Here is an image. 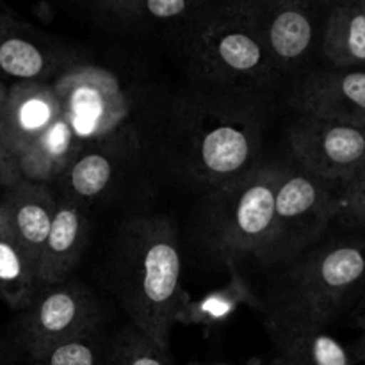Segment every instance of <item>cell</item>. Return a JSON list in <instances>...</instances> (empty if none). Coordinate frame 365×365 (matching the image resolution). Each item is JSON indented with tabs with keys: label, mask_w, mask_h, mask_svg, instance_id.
<instances>
[{
	"label": "cell",
	"mask_w": 365,
	"mask_h": 365,
	"mask_svg": "<svg viewBox=\"0 0 365 365\" xmlns=\"http://www.w3.org/2000/svg\"><path fill=\"white\" fill-rule=\"evenodd\" d=\"M267 95L191 84L175 102L166 138L171 170L209 192L262 160Z\"/></svg>",
	"instance_id": "cell-1"
},
{
	"label": "cell",
	"mask_w": 365,
	"mask_h": 365,
	"mask_svg": "<svg viewBox=\"0 0 365 365\" xmlns=\"http://www.w3.org/2000/svg\"><path fill=\"white\" fill-rule=\"evenodd\" d=\"M110 282L128 323L170 349L171 330L187 307L177 227L168 216L125 221L113 250Z\"/></svg>",
	"instance_id": "cell-2"
},
{
	"label": "cell",
	"mask_w": 365,
	"mask_h": 365,
	"mask_svg": "<svg viewBox=\"0 0 365 365\" xmlns=\"http://www.w3.org/2000/svg\"><path fill=\"white\" fill-rule=\"evenodd\" d=\"M277 273L259 296L264 327L327 330L365 287V239L321 241Z\"/></svg>",
	"instance_id": "cell-3"
},
{
	"label": "cell",
	"mask_w": 365,
	"mask_h": 365,
	"mask_svg": "<svg viewBox=\"0 0 365 365\" xmlns=\"http://www.w3.org/2000/svg\"><path fill=\"white\" fill-rule=\"evenodd\" d=\"M177 43L192 84L267 95L280 81L260 38L255 0L209 2Z\"/></svg>",
	"instance_id": "cell-4"
},
{
	"label": "cell",
	"mask_w": 365,
	"mask_h": 365,
	"mask_svg": "<svg viewBox=\"0 0 365 365\" xmlns=\"http://www.w3.org/2000/svg\"><path fill=\"white\" fill-rule=\"evenodd\" d=\"M282 171L284 160L262 159L203 195L195 230L210 259L227 267L257 259L273 225Z\"/></svg>",
	"instance_id": "cell-5"
},
{
	"label": "cell",
	"mask_w": 365,
	"mask_h": 365,
	"mask_svg": "<svg viewBox=\"0 0 365 365\" xmlns=\"http://www.w3.org/2000/svg\"><path fill=\"white\" fill-rule=\"evenodd\" d=\"M339 214L341 200L334 185L307 173L292 160L284 163L273 225L255 262L271 269L287 266L324 241Z\"/></svg>",
	"instance_id": "cell-6"
},
{
	"label": "cell",
	"mask_w": 365,
	"mask_h": 365,
	"mask_svg": "<svg viewBox=\"0 0 365 365\" xmlns=\"http://www.w3.org/2000/svg\"><path fill=\"white\" fill-rule=\"evenodd\" d=\"M103 328V309L95 292L68 278L39 287L18 317L14 346L27 360H36L57 346L77 341Z\"/></svg>",
	"instance_id": "cell-7"
},
{
	"label": "cell",
	"mask_w": 365,
	"mask_h": 365,
	"mask_svg": "<svg viewBox=\"0 0 365 365\" xmlns=\"http://www.w3.org/2000/svg\"><path fill=\"white\" fill-rule=\"evenodd\" d=\"M53 89L61 114L82 146L102 143L128 128L130 100L106 68L73 64L57 75Z\"/></svg>",
	"instance_id": "cell-8"
},
{
	"label": "cell",
	"mask_w": 365,
	"mask_h": 365,
	"mask_svg": "<svg viewBox=\"0 0 365 365\" xmlns=\"http://www.w3.org/2000/svg\"><path fill=\"white\" fill-rule=\"evenodd\" d=\"M285 145L296 166L339 192L365 175V128L296 116Z\"/></svg>",
	"instance_id": "cell-9"
},
{
	"label": "cell",
	"mask_w": 365,
	"mask_h": 365,
	"mask_svg": "<svg viewBox=\"0 0 365 365\" xmlns=\"http://www.w3.org/2000/svg\"><path fill=\"white\" fill-rule=\"evenodd\" d=\"M287 102L298 116L365 128V71L337 66L302 71Z\"/></svg>",
	"instance_id": "cell-10"
},
{
	"label": "cell",
	"mask_w": 365,
	"mask_h": 365,
	"mask_svg": "<svg viewBox=\"0 0 365 365\" xmlns=\"http://www.w3.org/2000/svg\"><path fill=\"white\" fill-rule=\"evenodd\" d=\"M255 18L267 56L280 78L299 75L316 45V4L309 0H255Z\"/></svg>",
	"instance_id": "cell-11"
},
{
	"label": "cell",
	"mask_w": 365,
	"mask_h": 365,
	"mask_svg": "<svg viewBox=\"0 0 365 365\" xmlns=\"http://www.w3.org/2000/svg\"><path fill=\"white\" fill-rule=\"evenodd\" d=\"M207 6L196 0H95L89 16L114 34H168L177 41Z\"/></svg>",
	"instance_id": "cell-12"
},
{
	"label": "cell",
	"mask_w": 365,
	"mask_h": 365,
	"mask_svg": "<svg viewBox=\"0 0 365 365\" xmlns=\"http://www.w3.org/2000/svg\"><path fill=\"white\" fill-rule=\"evenodd\" d=\"M61 116L53 84L45 81L16 82L7 88L6 102L0 109V141L18 160Z\"/></svg>",
	"instance_id": "cell-13"
},
{
	"label": "cell",
	"mask_w": 365,
	"mask_h": 365,
	"mask_svg": "<svg viewBox=\"0 0 365 365\" xmlns=\"http://www.w3.org/2000/svg\"><path fill=\"white\" fill-rule=\"evenodd\" d=\"M132 146V130H123L106 141L84 146L57 182L61 195L86 207L100 202L116 185Z\"/></svg>",
	"instance_id": "cell-14"
},
{
	"label": "cell",
	"mask_w": 365,
	"mask_h": 365,
	"mask_svg": "<svg viewBox=\"0 0 365 365\" xmlns=\"http://www.w3.org/2000/svg\"><path fill=\"white\" fill-rule=\"evenodd\" d=\"M57 195L50 185L21 178L0 196V220L38 269V260L52 228Z\"/></svg>",
	"instance_id": "cell-15"
},
{
	"label": "cell",
	"mask_w": 365,
	"mask_h": 365,
	"mask_svg": "<svg viewBox=\"0 0 365 365\" xmlns=\"http://www.w3.org/2000/svg\"><path fill=\"white\" fill-rule=\"evenodd\" d=\"M89 232L88 207L68 196H57L52 228L38 260L39 287L61 284L71 277L88 246Z\"/></svg>",
	"instance_id": "cell-16"
},
{
	"label": "cell",
	"mask_w": 365,
	"mask_h": 365,
	"mask_svg": "<svg viewBox=\"0 0 365 365\" xmlns=\"http://www.w3.org/2000/svg\"><path fill=\"white\" fill-rule=\"evenodd\" d=\"M68 52L27 29L0 9V73L16 82L43 81L56 70L66 71Z\"/></svg>",
	"instance_id": "cell-17"
},
{
	"label": "cell",
	"mask_w": 365,
	"mask_h": 365,
	"mask_svg": "<svg viewBox=\"0 0 365 365\" xmlns=\"http://www.w3.org/2000/svg\"><path fill=\"white\" fill-rule=\"evenodd\" d=\"M84 146L63 116L43 132L18 159L21 178L43 185H56Z\"/></svg>",
	"instance_id": "cell-18"
},
{
	"label": "cell",
	"mask_w": 365,
	"mask_h": 365,
	"mask_svg": "<svg viewBox=\"0 0 365 365\" xmlns=\"http://www.w3.org/2000/svg\"><path fill=\"white\" fill-rule=\"evenodd\" d=\"M273 365H353L348 349L327 330L266 327Z\"/></svg>",
	"instance_id": "cell-19"
},
{
	"label": "cell",
	"mask_w": 365,
	"mask_h": 365,
	"mask_svg": "<svg viewBox=\"0 0 365 365\" xmlns=\"http://www.w3.org/2000/svg\"><path fill=\"white\" fill-rule=\"evenodd\" d=\"M321 48L330 66L365 64V13L360 2L331 4L324 20Z\"/></svg>",
	"instance_id": "cell-20"
},
{
	"label": "cell",
	"mask_w": 365,
	"mask_h": 365,
	"mask_svg": "<svg viewBox=\"0 0 365 365\" xmlns=\"http://www.w3.org/2000/svg\"><path fill=\"white\" fill-rule=\"evenodd\" d=\"M38 289L36 264L0 220V296L11 309L21 312Z\"/></svg>",
	"instance_id": "cell-21"
},
{
	"label": "cell",
	"mask_w": 365,
	"mask_h": 365,
	"mask_svg": "<svg viewBox=\"0 0 365 365\" xmlns=\"http://www.w3.org/2000/svg\"><path fill=\"white\" fill-rule=\"evenodd\" d=\"M230 269V280L220 291L203 296L198 302L189 299L180 323L200 324V327H217L223 324L241 305L259 309V296L250 287V282L239 273L235 266Z\"/></svg>",
	"instance_id": "cell-22"
},
{
	"label": "cell",
	"mask_w": 365,
	"mask_h": 365,
	"mask_svg": "<svg viewBox=\"0 0 365 365\" xmlns=\"http://www.w3.org/2000/svg\"><path fill=\"white\" fill-rule=\"evenodd\" d=\"M110 365H177L171 351L127 323L110 334Z\"/></svg>",
	"instance_id": "cell-23"
},
{
	"label": "cell",
	"mask_w": 365,
	"mask_h": 365,
	"mask_svg": "<svg viewBox=\"0 0 365 365\" xmlns=\"http://www.w3.org/2000/svg\"><path fill=\"white\" fill-rule=\"evenodd\" d=\"M27 362L29 365H110V334L103 327Z\"/></svg>",
	"instance_id": "cell-24"
},
{
	"label": "cell",
	"mask_w": 365,
	"mask_h": 365,
	"mask_svg": "<svg viewBox=\"0 0 365 365\" xmlns=\"http://www.w3.org/2000/svg\"><path fill=\"white\" fill-rule=\"evenodd\" d=\"M341 214L339 221L349 228H365V175L355 184L339 192Z\"/></svg>",
	"instance_id": "cell-25"
},
{
	"label": "cell",
	"mask_w": 365,
	"mask_h": 365,
	"mask_svg": "<svg viewBox=\"0 0 365 365\" xmlns=\"http://www.w3.org/2000/svg\"><path fill=\"white\" fill-rule=\"evenodd\" d=\"M21 180L20 166H18V160L9 150L6 148L2 141H0V187L6 191L11 185H14L16 182Z\"/></svg>",
	"instance_id": "cell-26"
},
{
	"label": "cell",
	"mask_w": 365,
	"mask_h": 365,
	"mask_svg": "<svg viewBox=\"0 0 365 365\" xmlns=\"http://www.w3.org/2000/svg\"><path fill=\"white\" fill-rule=\"evenodd\" d=\"M21 351L14 346V342L0 341V365H16L20 362Z\"/></svg>",
	"instance_id": "cell-27"
},
{
	"label": "cell",
	"mask_w": 365,
	"mask_h": 365,
	"mask_svg": "<svg viewBox=\"0 0 365 365\" xmlns=\"http://www.w3.org/2000/svg\"><path fill=\"white\" fill-rule=\"evenodd\" d=\"M356 316H355V324L360 331V339H359V355L360 359L365 360V298L364 302L359 303V309H356Z\"/></svg>",
	"instance_id": "cell-28"
},
{
	"label": "cell",
	"mask_w": 365,
	"mask_h": 365,
	"mask_svg": "<svg viewBox=\"0 0 365 365\" xmlns=\"http://www.w3.org/2000/svg\"><path fill=\"white\" fill-rule=\"evenodd\" d=\"M6 96H7V88L0 82V109H2L4 102H6Z\"/></svg>",
	"instance_id": "cell-29"
},
{
	"label": "cell",
	"mask_w": 365,
	"mask_h": 365,
	"mask_svg": "<svg viewBox=\"0 0 365 365\" xmlns=\"http://www.w3.org/2000/svg\"><path fill=\"white\" fill-rule=\"evenodd\" d=\"M360 6H362V11L365 13V2H360Z\"/></svg>",
	"instance_id": "cell-30"
}]
</instances>
